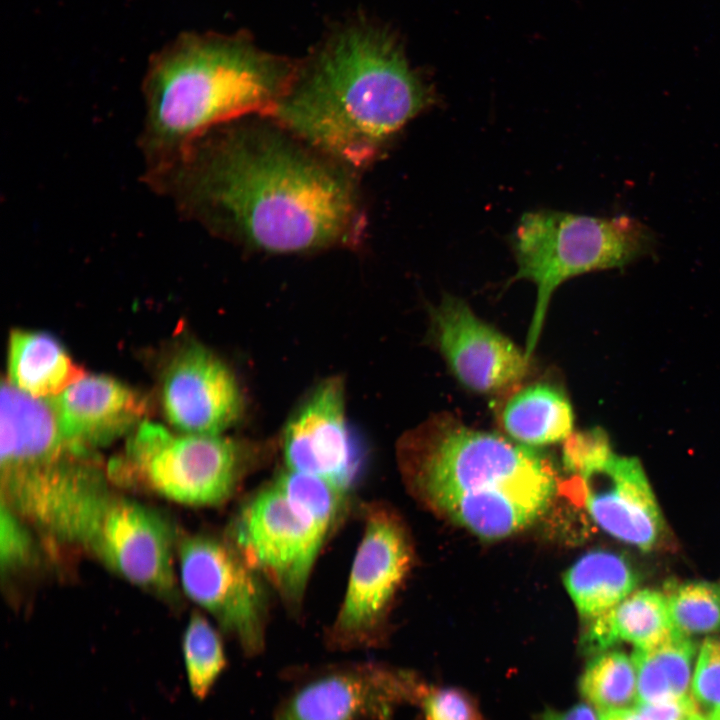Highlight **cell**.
<instances>
[{"mask_svg": "<svg viewBox=\"0 0 720 720\" xmlns=\"http://www.w3.org/2000/svg\"><path fill=\"white\" fill-rule=\"evenodd\" d=\"M142 178L184 219L255 251L351 248L366 225L357 172L263 114L208 129Z\"/></svg>", "mask_w": 720, "mask_h": 720, "instance_id": "cell-1", "label": "cell"}, {"mask_svg": "<svg viewBox=\"0 0 720 720\" xmlns=\"http://www.w3.org/2000/svg\"><path fill=\"white\" fill-rule=\"evenodd\" d=\"M434 102L430 86L386 33L354 26L295 72L266 114L337 162L359 171Z\"/></svg>", "mask_w": 720, "mask_h": 720, "instance_id": "cell-2", "label": "cell"}, {"mask_svg": "<svg viewBox=\"0 0 720 720\" xmlns=\"http://www.w3.org/2000/svg\"><path fill=\"white\" fill-rule=\"evenodd\" d=\"M399 464L435 510L486 540L505 538L541 517L557 492L549 456L450 413L402 436Z\"/></svg>", "mask_w": 720, "mask_h": 720, "instance_id": "cell-3", "label": "cell"}, {"mask_svg": "<svg viewBox=\"0 0 720 720\" xmlns=\"http://www.w3.org/2000/svg\"><path fill=\"white\" fill-rule=\"evenodd\" d=\"M295 69L243 40L180 35L151 57L144 75L137 140L144 173L170 163L214 126L268 114Z\"/></svg>", "mask_w": 720, "mask_h": 720, "instance_id": "cell-4", "label": "cell"}, {"mask_svg": "<svg viewBox=\"0 0 720 720\" xmlns=\"http://www.w3.org/2000/svg\"><path fill=\"white\" fill-rule=\"evenodd\" d=\"M346 508V492L315 476L288 472L257 491L226 536L243 558L300 606L316 558Z\"/></svg>", "mask_w": 720, "mask_h": 720, "instance_id": "cell-5", "label": "cell"}, {"mask_svg": "<svg viewBox=\"0 0 720 720\" xmlns=\"http://www.w3.org/2000/svg\"><path fill=\"white\" fill-rule=\"evenodd\" d=\"M108 464L109 480L189 506H218L264 464L271 443L221 434H174L143 421Z\"/></svg>", "mask_w": 720, "mask_h": 720, "instance_id": "cell-6", "label": "cell"}, {"mask_svg": "<svg viewBox=\"0 0 720 720\" xmlns=\"http://www.w3.org/2000/svg\"><path fill=\"white\" fill-rule=\"evenodd\" d=\"M653 231L635 218H600L554 210L524 213L510 243L517 263L514 280L537 288L525 354L530 360L554 291L564 281L595 270L620 267L649 252Z\"/></svg>", "mask_w": 720, "mask_h": 720, "instance_id": "cell-7", "label": "cell"}, {"mask_svg": "<svg viewBox=\"0 0 720 720\" xmlns=\"http://www.w3.org/2000/svg\"><path fill=\"white\" fill-rule=\"evenodd\" d=\"M108 479L93 449L71 442L0 468L1 501L52 544L87 549L113 496Z\"/></svg>", "mask_w": 720, "mask_h": 720, "instance_id": "cell-8", "label": "cell"}, {"mask_svg": "<svg viewBox=\"0 0 720 720\" xmlns=\"http://www.w3.org/2000/svg\"><path fill=\"white\" fill-rule=\"evenodd\" d=\"M364 520L343 602L325 635L327 647L334 651L383 645L392 601L411 566L407 534L392 511L368 504Z\"/></svg>", "mask_w": 720, "mask_h": 720, "instance_id": "cell-9", "label": "cell"}, {"mask_svg": "<svg viewBox=\"0 0 720 720\" xmlns=\"http://www.w3.org/2000/svg\"><path fill=\"white\" fill-rule=\"evenodd\" d=\"M272 720H392L427 686L412 672L376 662L293 667Z\"/></svg>", "mask_w": 720, "mask_h": 720, "instance_id": "cell-10", "label": "cell"}, {"mask_svg": "<svg viewBox=\"0 0 720 720\" xmlns=\"http://www.w3.org/2000/svg\"><path fill=\"white\" fill-rule=\"evenodd\" d=\"M185 594L209 612L247 657L262 653L268 621L263 576L226 537L194 534L177 546Z\"/></svg>", "mask_w": 720, "mask_h": 720, "instance_id": "cell-11", "label": "cell"}, {"mask_svg": "<svg viewBox=\"0 0 720 720\" xmlns=\"http://www.w3.org/2000/svg\"><path fill=\"white\" fill-rule=\"evenodd\" d=\"M280 445L289 470L345 492L357 482L365 453L346 418L342 378L329 377L313 388L289 417Z\"/></svg>", "mask_w": 720, "mask_h": 720, "instance_id": "cell-12", "label": "cell"}, {"mask_svg": "<svg viewBox=\"0 0 720 720\" xmlns=\"http://www.w3.org/2000/svg\"><path fill=\"white\" fill-rule=\"evenodd\" d=\"M87 550L131 584L161 599L177 600L176 533L159 511L113 495Z\"/></svg>", "mask_w": 720, "mask_h": 720, "instance_id": "cell-13", "label": "cell"}, {"mask_svg": "<svg viewBox=\"0 0 720 720\" xmlns=\"http://www.w3.org/2000/svg\"><path fill=\"white\" fill-rule=\"evenodd\" d=\"M430 337L456 379L470 391L496 394L523 380L525 350L490 326L455 296L430 309Z\"/></svg>", "mask_w": 720, "mask_h": 720, "instance_id": "cell-14", "label": "cell"}, {"mask_svg": "<svg viewBox=\"0 0 720 720\" xmlns=\"http://www.w3.org/2000/svg\"><path fill=\"white\" fill-rule=\"evenodd\" d=\"M163 409L184 433L221 434L244 412V397L232 370L208 349L190 344L177 352L162 385Z\"/></svg>", "mask_w": 720, "mask_h": 720, "instance_id": "cell-15", "label": "cell"}, {"mask_svg": "<svg viewBox=\"0 0 720 720\" xmlns=\"http://www.w3.org/2000/svg\"><path fill=\"white\" fill-rule=\"evenodd\" d=\"M578 478L582 500L600 528L643 550L656 546L664 533L663 517L636 458L613 454L599 469Z\"/></svg>", "mask_w": 720, "mask_h": 720, "instance_id": "cell-16", "label": "cell"}, {"mask_svg": "<svg viewBox=\"0 0 720 720\" xmlns=\"http://www.w3.org/2000/svg\"><path fill=\"white\" fill-rule=\"evenodd\" d=\"M49 400L65 437L91 449L134 431L147 410L139 392L104 375H84Z\"/></svg>", "mask_w": 720, "mask_h": 720, "instance_id": "cell-17", "label": "cell"}, {"mask_svg": "<svg viewBox=\"0 0 720 720\" xmlns=\"http://www.w3.org/2000/svg\"><path fill=\"white\" fill-rule=\"evenodd\" d=\"M587 622L581 645L592 654L607 651L619 641L629 642L635 648H650L675 629L666 596L649 589L631 593Z\"/></svg>", "mask_w": 720, "mask_h": 720, "instance_id": "cell-18", "label": "cell"}, {"mask_svg": "<svg viewBox=\"0 0 720 720\" xmlns=\"http://www.w3.org/2000/svg\"><path fill=\"white\" fill-rule=\"evenodd\" d=\"M498 421L510 439L537 447L564 441L573 432L574 414L564 390L537 382L513 391L502 404Z\"/></svg>", "mask_w": 720, "mask_h": 720, "instance_id": "cell-19", "label": "cell"}, {"mask_svg": "<svg viewBox=\"0 0 720 720\" xmlns=\"http://www.w3.org/2000/svg\"><path fill=\"white\" fill-rule=\"evenodd\" d=\"M64 347L51 335L14 330L8 346V382L40 399H51L84 376Z\"/></svg>", "mask_w": 720, "mask_h": 720, "instance_id": "cell-20", "label": "cell"}, {"mask_svg": "<svg viewBox=\"0 0 720 720\" xmlns=\"http://www.w3.org/2000/svg\"><path fill=\"white\" fill-rule=\"evenodd\" d=\"M638 577L621 555L591 551L565 573L564 584L579 614L595 618L624 600L636 588Z\"/></svg>", "mask_w": 720, "mask_h": 720, "instance_id": "cell-21", "label": "cell"}, {"mask_svg": "<svg viewBox=\"0 0 720 720\" xmlns=\"http://www.w3.org/2000/svg\"><path fill=\"white\" fill-rule=\"evenodd\" d=\"M579 689L600 712L628 708L637 700L636 671L631 658L621 651H604L585 667Z\"/></svg>", "mask_w": 720, "mask_h": 720, "instance_id": "cell-22", "label": "cell"}, {"mask_svg": "<svg viewBox=\"0 0 720 720\" xmlns=\"http://www.w3.org/2000/svg\"><path fill=\"white\" fill-rule=\"evenodd\" d=\"M182 650L192 695L206 698L227 665L222 639L201 614L191 615L184 631Z\"/></svg>", "mask_w": 720, "mask_h": 720, "instance_id": "cell-23", "label": "cell"}, {"mask_svg": "<svg viewBox=\"0 0 720 720\" xmlns=\"http://www.w3.org/2000/svg\"><path fill=\"white\" fill-rule=\"evenodd\" d=\"M674 627L686 635L720 629V588L706 582L670 585L665 594Z\"/></svg>", "mask_w": 720, "mask_h": 720, "instance_id": "cell-24", "label": "cell"}, {"mask_svg": "<svg viewBox=\"0 0 720 720\" xmlns=\"http://www.w3.org/2000/svg\"><path fill=\"white\" fill-rule=\"evenodd\" d=\"M36 548L32 528L7 504L0 501V568L2 577L12 576L33 564Z\"/></svg>", "mask_w": 720, "mask_h": 720, "instance_id": "cell-25", "label": "cell"}, {"mask_svg": "<svg viewBox=\"0 0 720 720\" xmlns=\"http://www.w3.org/2000/svg\"><path fill=\"white\" fill-rule=\"evenodd\" d=\"M563 442V464L578 477L599 469L613 455L607 434L598 427L572 432Z\"/></svg>", "mask_w": 720, "mask_h": 720, "instance_id": "cell-26", "label": "cell"}, {"mask_svg": "<svg viewBox=\"0 0 720 720\" xmlns=\"http://www.w3.org/2000/svg\"><path fill=\"white\" fill-rule=\"evenodd\" d=\"M693 698L709 714L720 711V639H706L692 682Z\"/></svg>", "mask_w": 720, "mask_h": 720, "instance_id": "cell-27", "label": "cell"}, {"mask_svg": "<svg viewBox=\"0 0 720 720\" xmlns=\"http://www.w3.org/2000/svg\"><path fill=\"white\" fill-rule=\"evenodd\" d=\"M419 704L425 720H482L473 698L458 688H427Z\"/></svg>", "mask_w": 720, "mask_h": 720, "instance_id": "cell-28", "label": "cell"}, {"mask_svg": "<svg viewBox=\"0 0 720 720\" xmlns=\"http://www.w3.org/2000/svg\"><path fill=\"white\" fill-rule=\"evenodd\" d=\"M631 659L636 671V703H657L676 699L665 674L647 649L635 648Z\"/></svg>", "mask_w": 720, "mask_h": 720, "instance_id": "cell-29", "label": "cell"}, {"mask_svg": "<svg viewBox=\"0 0 720 720\" xmlns=\"http://www.w3.org/2000/svg\"><path fill=\"white\" fill-rule=\"evenodd\" d=\"M635 709L649 720H690L701 714L690 695L657 703H636Z\"/></svg>", "mask_w": 720, "mask_h": 720, "instance_id": "cell-30", "label": "cell"}, {"mask_svg": "<svg viewBox=\"0 0 720 720\" xmlns=\"http://www.w3.org/2000/svg\"><path fill=\"white\" fill-rule=\"evenodd\" d=\"M539 720H600V715L589 705L579 704L564 711H546Z\"/></svg>", "mask_w": 720, "mask_h": 720, "instance_id": "cell-31", "label": "cell"}, {"mask_svg": "<svg viewBox=\"0 0 720 720\" xmlns=\"http://www.w3.org/2000/svg\"><path fill=\"white\" fill-rule=\"evenodd\" d=\"M600 720H649L640 714L636 709L624 708L603 711Z\"/></svg>", "mask_w": 720, "mask_h": 720, "instance_id": "cell-32", "label": "cell"}, {"mask_svg": "<svg viewBox=\"0 0 720 720\" xmlns=\"http://www.w3.org/2000/svg\"><path fill=\"white\" fill-rule=\"evenodd\" d=\"M709 720H720V711L708 714Z\"/></svg>", "mask_w": 720, "mask_h": 720, "instance_id": "cell-33", "label": "cell"}, {"mask_svg": "<svg viewBox=\"0 0 720 720\" xmlns=\"http://www.w3.org/2000/svg\"><path fill=\"white\" fill-rule=\"evenodd\" d=\"M690 720H705V717L702 714H698L691 718Z\"/></svg>", "mask_w": 720, "mask_h": 720, "instance_id": "cell-34", "label": "cell"}, {"mask_svg": "<svg viewBox=\"0 0 720 720\" xmlns=\"http://www.w3.org/2000/svg\"><path fill=\"white\" fill-rule=\"evenodd\" d=\"M705 720H709L708 717H705Z\"/></svg>", "mask_w": 720, "mask_h": 720, "instance_id": "cell-35", "label": "cell"}]
</instances>
